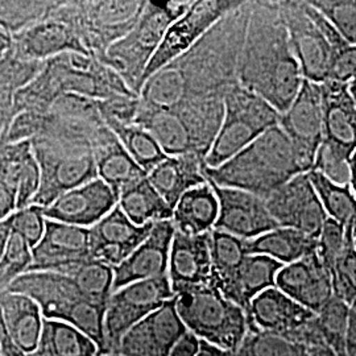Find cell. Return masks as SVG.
I'll return each mask as SVG.
<instances>
[{
    "label": "cell",
    "mask_w": 356,
    "mask_h": 356,
    "mask_svg": "<svg viewBox=\"0 0 356 356\" xmlns=\"http://www.w3.org/2000/svg\"><path fill=\"white\" fill-rule=\"evenodd\" d=\"M102 119H113L131 124L135 122L140 107L139 95H118L106 101H97Z\"/></svg>",
    "instance_id": "f907efd6"
},
{
    "label": "cell",
    "mask_w": 356,
    "mask_h": 356,
    "mask_svg": "<svg viewBox=\"0 0 356 356\" xmlns=\"http://www.w3.org/2000/svg\"><path fill=\"white\" fill-rule=\"evenodd\" d=\"M153 225L138 226L119 206L90 227V254L113 268L120 266L152 231Z\"/></svg>",
    "instance_id": "ffe728a7"
},
{
    "label": "cell",
    "mask_w": 356,
    "mask_h": 356,
    "mask_svg": "<svg viewBox=\"0 0 356 356\" xmlns=\"http://www.w3.org/2000/svg\"><path fill=\"white\" fill-rule=\"evenodd\" d=\"M309 172L310 168L280 126L268 129L225 164L204 169L206 179L218 186L248 191L261 198Z\"/></svg>",
    "instance_id": "3957f363"
},
{
    "label": "cell",
    "mask_w": 356,
    "mask_h": 356,
    "mask_svg": "<svg viewBox=\"0 0 356 356\" xmlns=\"http://www.w3.org/2000/svg\"><path fill=\"white\" fill-rule=\"evenodd\" d=\"M350 305L332 297L314 319L319 335L335 356L347 354V322Z\"/></svg>",
    "instance_id": "60d3db41"
},
{
    "label": "cell",
    "mask_w": 356,
    "mask_h": 356,
    "mask_svg": "<svg viewBox=\"0 0 356 356\" xmlns=\"http://www.w3.org/2000/svg\"><path fill=\"white\" fill-rule=\"evenodd\" d=\"M168 277L175 296L191 288L213 286L209 232L185 235L176 231L169 256Z\"/></svg>",
    "instance_id": "cb8c5ba5"
},
{
    "label": "cell",
    "mask_w": 356,
    "mask_h": 356,
    "mask_svg": "<svg viewBox=\"0 0 356 356\" xmlns=\"http://www.w3.org/2000/svg\"><path fill=\"white\" fill-rule=\"evenodd\" d=\"M186 332L176 298H172L128 330L116 353L122 356H169Z\"/></svg>",
    "instance_id": "e0dca14e"
},
{
    "label": "cell",
    "mask_w": 356,
    "mask_h": 356,
    "mask_svg": "<svg viewBox=\"0 0 356 356\" xmlns=\"http://www.w3.org/2000/svg\"><path fill=\"white\" fill-rule=\"evenodd\" d=\"M40 188V168L35 153L23 166L17 184V210L31 206Z\"/></svg>",
    "instance_id": "816d5d0a"
},
{
    "label": "cell",
    "mask_w": 356,
    "mask_h": 356,
    "mask_svg": "<svg viewBox=\"0 0 356 356\" xmlns=\"http://www.w3.org/2000/svg\"><path fill=\"white\" fill-rule=\"evenodd\" d=\"M22 293L38 302L42 317L69 323L86 334L107 354L104 316L107 307L88 300L70 277L56 272H28L7 289Z\"/></svg>",
    "instance_id": "5b68a950"
},
{
    "label": "cell",
    "mask_w": 356,
    "mask_h": 356,
    "mask_svg": "<svg viewBox=\"0 0 356 356\" xmlns=\"http://www.w3.org/2000/svg\"><path fill=\"white\" fill-rule=\"evenodd\" d=\"M351 45H356V0L309 1Z\"/></svg>",
    "instance_id": "bcb514c9"
},
{
    "label": "cell",
    "mask_w": 356,
    "mask_h": 356,
    "mask_svg": "<svg viewBox=\"0 0 356 356\" xmlns=\"http://www.w3.org/2000/svg\"><path fill=\"white\" fill-rule=\"evenodd\" d=\"M347 354L356 356V300L350 305L347 322Z\"/></svg>",
    "instance_id": "9f6ffc18"
},
{
    "label": "cell",
    "mask_w": 356,
    "mask_h": 356,
    "mask_svg": "<svg viewBox=\"0 0 356 356\" xmlns=\"http://www.w3.org/2000/svg\"><path fill=\"white\" fill-rule=\"evenodd\" d=\"M318 241L298 229L277 227L259 238L247 241L248 254H264L282 266L292 264L317 251Z\"/></svg>",
    "instance_id": "d6a6232c"
},
{
    "label": "cell",
    "mask_w": 356,
    "mask_h": 356,
    "mask_svg": "<svg viewBox=\"0 0 356 356\" xmlns=\"http://www.w3.org/2000/svg\"><path fill=\"white\" fill-rule=\"evenodd\" d=\"M343 252L331 270L334 297L351 305L356 300V248L351 239L350 229Z\"/></svg>",
    "instance_id": "f6af8a7d"
},
{
    "label": "cell",
    "mask_w": 356,
    "mask_h": 356,
    "mask_svg": "<svg viewBox=\"0 0 356 356\" xmlns=\"http://www.w3.org/2000/svg\"><path fill=\"white\" fill-rule=\"evenodd\" d=\"M31 143L40 168V188L32 204L45 209L65 193L98 178L92 147L45 138Z\"/></svg>",
    "instance_id": "30bf717a"
},
{
    "label": "cell",
    "mask_w": 356,
    "mask_h": 356,
    "mask_svg": "<svg viewBox=\"0 0 356 356\" xmlns=\"http://www.w3.org/2000/svg\"><path fill=\"white\" fill-rule=\"evenodd\" d=\"M92 152L95 157L98 178L104 181L118 194L127 188L128 185L147 177L136 161L129 156L126 148L108 127L92 144Z\"/></svg>",
    "instance_id": "f546056e"
},
{
    "label": "cell",
    "mask_w": 356,
    "mask_h": 356,
    "mask_svg": "<svg viewBox=\"0 0 356 356\" xmlns=\"http://www.w3.org/2000/svg\"><path fill=\"white\" fill-rule=\"evenodd\" d=\"M281 129L313 170L316 156L323 140V113L321 85L304 79L291 107L281 114Z\"/></svg>",
    "instance_id": "2e32d148"
},
{
    "label": "cell",
    "mask_w": 356,
    "mask_h": 356,
    "mask_svg": "<svg viewBox=\"0 0 356 356\" xmlns=\"http://www.w3.org/2000/svg\"><path fill=\"white\" fill-rule=\"evenodd\" d=\"M236 76L242 88L267 101L280 114L298 95L304 76L279 1H254Z\"/></svg>",
    "instance_id": "7a4b0ae2"
},
{
    "label": "cell",
    "mask_w": 356,
    "mask_h": 356,
    "mask_svg": "<svg viewBox=\"0 0 356 356\" xmlns=\"http://www.w3.org/2000/svg\"><path fill=\"white\" fill-rule=\"evenodd\" d=\"M323 113L322 143L348 157L356 152V101L348 83L327 81L321 85Z\"/></svg>",
    "instance_id": "484cf974"
},
{
    "label": "cell",
    "mask_w": 356,
    "mask_h": 356,
    "mask_svg": "<svg viewBox=\"0 0 356 356\" xmlns=\"http://www.w3.org/2000/svg\"><path fill=\"white\" fill-rule=\"evenodd\" d=\"M0 356H1V355H0Z\"/></svg>",
    "instance_id": "003e7915"
},
{
    "label": "cell",
    "mask_w": 356,
    "mask_h": 356,
    "mask_svg": "<svg viewBox=\"0 0 356 356\" xmlns=\"http://www.w3.org/2000/svg\"><path fill=\"white\" fill-rule=\"evenodd\" d=\"M235 356H310L305 342L296 334L270 332L248 327Z\"/></svg>",
    "instance_id": "74e56055"
},
{
    "label": "cell",
    "mask_w": 356,
    "mask_h": 356,
    "mask_svg": "<svg viewBox=\"0 0 356 356\" xmlns=\"http://www.w3.org/2000/svg\"><path fill=\"white\" fill-rule=\"evenodd\" d=\"M56 1L44 0H0V28L11 36L28 26L45 20Z\"/></svg>",
    "instance_id": "b9f144b4"
},
{
    "label": "cell",
    "mask_w": 356,
    "mask_h": 356,
    "mask_svg": "<svg viewBox=\"0 0 356 356\" xmlns=\"http://www.w3.org/2000/svg\"><path fill=\"white\" fill-rule=\"evenodd\" d=\"M350 160L351 157L346 156L325 143H321L313 170H317L325 177L329 178L334 184L348 185L350 184Z\"/></svg>",
    "instance_id": "c3c4849f"
},
{
    "label": "cell",
    "mask_w": 356,
    "mask_h": 356,
    "mask_svg": "<svg viewBox=\"0 0 356 356\" xmlns=\"http://www.w3.org/2000/svg\"><path fill=\"white\" fill-rule=\"evenodd\" d=\"M42 66L44 63L22 61L13 57L10 51L0 60V110L13 114L16 92L38 76Z\"/></svg>",
    "instance_id": "7bdbcfd3"
},
{
    "label": "cell",
    "mask_w": 356,
    "mask_h": 356,
    "mask_svg": "<svg viewBox=\"0 0 356 356\" xmlns=\"http://www.w3.org/2000/svg\"><path fill=\"white\" fill-rule=\"evenodd\" d=\"M74 281L81 293L97 305L107 307L114 293V268L97 259H85L60 272Z\"/></svg>",
    "instance_id": "d590c367"
},
{
    "label": "cell",
    "mask_w": 356,
    "mask_h": 356,
    "mask_svg": "<svg viewBox=\"0 0 356 356\" xmlns=\"http://www.w3.org/2000/svg\"><path fill=\"white\" fill-rule=\"evenodd\" d=\"M28 272H56L91 257L89 229L47 219L44 236L32 248ZM26 272V273H28Z\"/></svg>",
    "instance_id": "44dd1931"
},
{
    "label": "cell",
    "mask_w": 356,
    "mask_h": 356,
    "mask_svg": "<svg viewBox=\"0 0 356 356\" xmlns=\"http://www.w3.org/2000/svg\"><path fill=\"white\" fill-rule=\"evenodd\" d=\"M245 313L248 327L280 334L300 330L317 316L276 286L260 293Z\"/></svg>",
    "instance_id": "4316f807"
},
{
    "label": "cell",
    "mask_w": 356,
    "mask_h": 356,
    "mask_svg": "<svg viewBox=\"0 0 356 356\" xmlns=\"http://www.w3.org/2000/svg\"><path fill=\"white\" fill-rule=\"evenodd\" d=\"M350 188L356 198V152L350 160Z\"/></svg>",
    "instance_id": "6125c7cd"
},
{
    "label": "cell",
    "mask_w": 356,
    "mask_h": 356,
    "mask_svg": "<svg viewBox=\"0 0 356 356\" xmlns=\"http://www.w3.org/2000/svg\"><path fill=\"white\" fill-rule=\"evenodd\" d=\"M17 210V193L0 186V222L8 219Z\"/></svg>",
    "instance_id": "11a10c76"
},
{
    "label": "cell",
    "mask_w": 356,
    "mask_h": 356,
    "mask_svg": "<svg viewBox=\"0 0 356 356\" xmlns=\"http://www.w3.org/2000/svg\"><path fill=\"white\" fill-rule=\"evenodd\" d=\"M13 114L0 110V141L3 139L4 134L7 132V129L10 127L11 122H13Z\"/></svg>",
    "instance_id": "94428289"
},
{
    "label": "cell",
    "mask_w": 356,
    "mask_h": 356,
    "mask_svg": "<svg viewBox=\"0 0 356 356\" xmlns=\"http://www.w3.org/2000/svg\"><path fill=\"white\" fill-rule=\"evenodd\" d=\"M32 247L29 243L19 234L13 232L0 259V292L7 291L13 281L26 273L32 266Z\"/></svg>",
    "instance_id": "ee69618b"
},
{
    "label": "cell",
    "mask_w": 356,
    "mask_h": 356,
    "mask_svg": "<svg viewBox=\"0 0 356 356\" xmlns=\"http://www.w3.org/2000/svg\"><path fill=\"white\" fill-rule=\"evenodd\" d=\"M41 72L58 97L76 94L106 101L118 95H138L115 70L89 54L64 53L45 61Z\"/></svg>",
    "instance_id": "8fae6325"
},
{
    "label": "cell",
    "mask_w": 356,
    "mask_h": 356,
    "mask_svg": "<svg viewBox=\"0 0 356 356\" xmlns=\"http://www.w3.org/2000/svg\"><path fill=\"white\" fill-rule=\"evenodd\" d=\"M204 166V160L193 154L168 156L148 173V179L166 204L175 210L179 198L186 191L207 182Z\"/></svg>",
    "instance_id": "f1b7e54d"
},
{
    "label": "cell",
    "mask_w": 356,
    "mask_h": 356,
    "mask_svg": "<svg viewBox=\"0 0 356 356\" xmlns=\"http://www.w3.org/2000/svg\"><path fill=\"white\" fill-rule=\"evenodd\" d=\"M118 206L138 226L172 220L173 216V209L153 188L148 176L120 191Z\"/></svg>",
    "instance_id": "e575fe53"
},
{
    "label": "cell",
    "mask_w": 356,
    "mask_h": 356,
    "mask_svg": "<svg viewBox=\"0 0 356 356\" xmlns=\"http://www.w3.org/2000/svg\"><path fill=\"white\" fill-rule=\"evenodd\" d=\"M197 356H235L234 353L231 351H226L223 348H219L214 344L207 343L201 341V346H200V351Z\"/></svg>",
    "instance_id": "680465c9"
},
{
    "label": "cell",
    "mask_w": 356,
    "mask_h": 356,
    "mask_svg": "<svg viewBox=\"0 0 356 356\" xmlns=\"http://www.w3.org/2000/svg\"><path fill=\"white\" fill-rule=\"evenodd\" d=\"M209 242L213 264V286L219 291L248 254L247 241L225 231L213 229L209 232Z\"/></svg>",
    "instance_id": "f35d334b"
},
{
    "label": "cell",
    "mask_w": 356,
    "mask_h": 356,
    "mask_svg": "<svg viewBox=\"0 0 356 356\" xmlns=\"http://www.w3.org/2000/svg\"><path fill=\"white\" fill-rule=\"evenodd\" d=\"M347 238H348L347 227H344L337 220L327 218L319 235L317 254L319 259L322 260V263L325 264V267L329 269L330 275L337 260L343 252Z\"/></svg>",
    "instance_id": "7dc6e473"
},
{
    "label": "cell",
    "mask_w": 356,
    "mask_h": 356,
    "mask_svg": "<svg viewBox=\"0 0 356 356\" xmlns=\"http://www.w3.org/2000/svg\"><path fill=\"white\" fill-rule=\"evenodd\" d=\"M225 99H204L175 108L140 103L134 124L148 131L166 156L193 154L206 160L225 118Z\"/></svg>",
    "instance_id": "277c9868"
},
{
    "label": "cell",
    "mask_w": 356,
    "mask_h": 356,
    "mask_svg": "<svg viewBox=\"0 0 356 356\" xmlns=\"http://www.w3.org/2000/svg\"><path fill=\"white\" fill-rule=\"evenodd\" d=\"M70 51L89 54L70 26L45 19L13 35L10 53L22 61L45 63Z\"/></svg>",
    "instance_id": "d4e9b609"
},
{
    "label": "cell",
    "mask_w": 356,
    "mask_h": 356,
    "mask_svg": "<svg viewBox=\"0 0 356 356\" xmlns=\"http://www.w3.org/2000/svg\"><path fill=\"white\" fill-rule=\"evenodd\" d=\"M219 201L210 182L186 191L178 201L172 222L185 235H204L216 227Z\"/></svg>",
    "instance_id": "1f68e13d"
},
{
    "label": "cell",
    "mask_w": 356,
    "mask_h": 356,
    "mask_svg": "<svg viewBox=\"0 0 356 356\" xmlns=\"http://www.w3.org/2000/svg\"><path fill=\"white\" fill-rule=\"evenodd\" d=\"M276 288L314 314H318L334 297L330 272L317 251L281 268Z\"/></svg>",
    "instance_id": "7402d4cb"
},
{
    "label": "cell",
    "mask_w": 356,
    "mask_h": 356,
    "mask_svg": "<svg viewBox=\"0 0 356 356\" xmlns=\"http://www.w3.org/2000/svg\"><path fill=\"white\" fill-rule=\"evenodd\" d=\"M348 90H350V94L353 95V98L356 101V76L348 82Z\"/></svg>",
    "instance_id": "be15d7a7"
},
{
    "label": "cell",
    "mask_w": 356,
    "mask_h": 356,
    "mask_svg": "<svg viewBox=\"0 0 356 356\" xmlns=\"http://www.w3.org/2000/svg\"><path fill=\"white\" fill-rule=\"evenodd\" d=\"M99 348L86 334L61 321L45 319L36 348L26 356H97Z\"/></svg>",
    "instance_id": "836d02e7"
},
{
    "label": "cell",
    "mask_w": 356,
    "mask_h": 356,
    "mask_svg": "<svg viewBox=\"0 0 356 356\" xmlns=\"http://www.w3.org/2000/svg\"><path fill=\"white\" fill-rule=\"evenodd\" d=\"M0 355L1 356H26L22 353L17 346L13 343V338L10 335V331L7 327L4 314L0 306Z\"/></svg>",
    "instance_id": "f5cc1de1"
},
{
    "label": "cell",
    "mask_w": 356,
    "mask_h": 356,
    "mask_svg": "<svg viewBox=\"0 0 356 356\" xmlns=\"http://www.w3.org/2000/svg\"><path fill=\"white\" fill-rule=\"evenodd\" d=\"M13 235V225H11V216L3 222H0V259L4 254L10 238Z\"/></svg>",
    "instance_id": "6f0895ef"
},
{
    "label": "cell",
    "mask_w": 356,
    "mask_h": 356,
    "mask_svg": "<svg viewBox=\"0 0 356 356\" xmlns=\"http://www.w3.org/2000/svg\"><path fill=\"white\" fill-rule=\"evenodd\" d=\"M172 298H175V292L168 275L132 282L115 291L104 316L107 353H116L128 330Z\"/></svg>",
    "instance_id": "7c38bea8"
},
{
    "label": "cell",
    "mask_w": 356,
    "mask_h": 356,
    "mask_svg": "<svg viewBox=\"0 0 356 356\" xmlns=\"http://www.w3.org/2000/svg\"><path fill=\"white\" fill-rule=\"evenodd\" d=\"M293 53L306 81L322 85L330 78L332 49L306 10V1H279Z\"/></svg>",
    "instance_id": "5bb4252c"
},
{
    "label": "cell",
    "mask_w": 356,
    "mask_h": 356,
    "mask_svg": "<svg viewBox=\"0 0 356 356\" xmlns=\"http://www.w3.org/2000/svg\"><path fill=\"white\" fill-rule=\"evenodd\" d=\"M254 1L226 15L189 51L143 85L139 99L151 108H175L204 99H225L238 83V63Z\"/></svg>",
    "instance_id": "6da1fadb"
},
{
    "label": "cell",
    "mask_w": 356,
    "mask_h": 356,
    "mask_svg": "<svg viewBox=\"0 0 356 356\" xmlns=\"http://www.w3.org/2000/svg\"><path fill=\"white\" fill-rule=\"evenodd\" d=\"M200 346L201 339L197 338L191 331H188L173 347L169 356H197Z\"/></svg>",
    "instance_id": "db71d44e"
},
{
    "label": "cell",
    "mask_w": 356,
    "mask_h": 356,
    "mask_svg": "<svg viewBox=\"0 0 356 356\" xmlns=\"http://www.w3.org/2000/svg\"><path fill=\"white\" fill-rule=\"evenodd\" d=\"M282 267L281 263L264 254H247L219 292L247 312L260 293L276 286V277Z\"/></svg>",
    "instance_id": "83f0119b"
},
{
    "label": "cell",
    "mask_w": 356,
    "mask_h": 356,
    "mask_svg": "<svg viewBox=\"0 0 356 356\" xmlns=\"http://www.w3.org/2000/svg\"><path fill=\"white\" fill-rule=\"evenodd\" d=\"M194 1H148L139 22L107 51L103 64L115 70L128 88L140 94L143 76L166 31Z\"/></svg>",
    "instance_id": "52a82bcc"
},
{
    "label": "cell",
    "mask_w": 356,
    "mask_h": 356,
    "mask_svg": "<svg viewBox=\"0 0 356 356\" xmlns=\"http://www.w3.org/2000/svg\"><path fill=\"white\" fill-rule=\"evenodd\" d=\"M188 331L207 343L236 353L248 331L247 313L214 286L191 288L175 296Z\"/></svg>",
    "instance_id": "ba28073f"
},
{
    "label": "cell",
    "mask_w": 356,
    "mask_h": 356,
    "mask_svg": "<svg viewBox=\"0 0 356 356\" xmlns=\"http://www.w3.org/2000/svg\"><path fill=\"white\" fill-rule=\"evenodd\" d=\"M119 197L101 178L65 193L44 209L47 219L90 229L118 206Z\"/></svg>",
    "instance_id": "d6986e66"
},
{
    "label": "cell",
    "mask_w": 356,
    "mask_h": 356,
    "mask_svg": "<svg viewBox=\"0 0 356 356\" xmlns=\"http://www.w3.org/2000/svg\"><path fill=\"white\" fill-rule=\"evenodd\" d=\"M309 177L327 216L348 227L356 218V198L350 184H334L317 170H310Z\"/></svg>",
    "instance_id": "ab89813d"
},
{
    "label": "cell",
    "mask_w": 356,
    "mask_h": 356,
    "mask_svg": "<svg viewBox=\"0 0 356 356\" xmlns=\"http://www.w3.org/2000/svg\"><path fill=\"white\" fill-rule=\"evenodd\" d=\"M348 229H350V234H351V239H353V243H354V245H355L356 248V218L354 219V222L348 226Z\"/></svg>",
    "instance_id": "e7e4bbea"
},
{
    "label": "cell",
    "mask_w": 356,
    "mask_h": 356,
    "mask_svg": "<svg viewBox=\"0 0 356 356\" xmlns=\"http://www.w3.org/2000/svg\"><path fill=\"white\" fill-rule=\"evenodd\" d=\"M210 185L219 201V216L214 229L225 231L244 241H252L270 229L280 227L270 216L264 198L248 191L222 188L213 182Z\"/></svg>",
    "instance_id": "ac0fdd59"
},
{
    "label": "cell",
    "mask_w": 356,
    "mask_h": 356,
    "mask_svg": "<svg viewBox=\"0 0 356 356\" xmlns=\"http://www.w3.org/2000/svg\"><path fill=\"white\" fill-rule=\"evenodd\" d=\"M97 356H122L119 355L118 353H107V354H98Z\"/></svg>",
    "instance_id": "03108f58"
},
{
    "label": "cell",
    "mask_w": 356,
    "mask_h": 356,
    "mask_svg": "<svg viewBox=\"0 0 356 356\" xmlns=\"http://www.w3.org/2000/svg\"><path fill=\"white\" fill-rule=\"evenodd\" d=\"M244 1L242 0L194 1L191 8L181 17H178L166 31L165 36L144 73L143 85L161 67L189 51L216 23H219L226 15L241 7Z\"/></svg>",
    "instance_id": "4fadbf2b"
},
{
    "label": "cell",
    "mask_w": 356,
    "mask_h": 356,
    "mask_svg": "<svg viewBox=\"0 0 356 356\" xmlns=\"http://www.w3.org/2000/svg\"><path fill=\"white\" fill-rule=\"evenodd\" d=\"M223 102V123L204 160L206 168L211 169L225 164L268 129L280 124V113L239 83L227 91Z\"/></svg>",
    "instance_id": "9c48e42d"
},
{
    "label": "cell",
    "mask_w": 356,
    "mask_h": 356,
    "mask_svg": "<svg viewBox=\"0 0 356 356\" xmlns=\"http://www.w3.org/2000/svg\"><path fill=\"white\" fill-rule=\"evenodd\" d=\"M266 200L268 210L280 227L304 232L318 241L327 214L314 189L309 173H301L269 194Z\"/></svg>",
    "instance_id": "9a60e30c"
},
{
    "label": "cell",
    "mask_w": 356,
    "mask_h": 356,
    "mask_svg": "<svg viewBox=\"0 0 356 356\" xmlns=\"http://www.w3.org/2000/svg\"><path fill=\"white\" fill-rule=\"evenodd\" d=\"M175 234L176 227L172 220L154 223L148 238L114 268V292L132 282L166 276Z\"/></svg>",
    "instance_id": "603a6c76"
},
{
    "label": "cell",
    "mask_w": 356,
    "mask_h": 356,
    "mask_svg": "<svg viewBox=\"0 0 356 356\" xmlns=\"http://www.w3.org/2000/svg\"><path fill=\"white\" fill-rule=\"evenodd\" d=\"M13 47V36L0 28V60L4 58Z\"/></svg>",
    "instance_id": "91938a15"
},
{
    "label": "cell",
    "mask_w": 356,
    "mask_h": 356,
    "mask_svg": "<svg viewBox=\"0 0 356 356\" xmlns=\"http://www.w3.org/2000/svg\"><path fill=\"white\" fill-rule=\"evenodd\" d=\"M0 306L13 343L26 355L38 343L44 317L35 300L22 293L0 292Z\"/></svg>",
    "instance_id": "4dcf8cb0"
},
{
    "label": "cell",
    "mask_w": 356,
    "mask_h": 356,
    "mask_svg": "<svg viewBox=\"0 0 356 356\" xmlns=\"http://www.w3.org/2000/svg\"><path fill=\"white\" fill-rule=\"evenodd\" d=\"M11 225L13 232H16L22 238H24L33 248L42 239L45 232L47 218L44 216V207L31 204L24 209L16 210L11 216Z\"/></svg>",
    "instance_id": "681fc988"
},
{
    "label": "cell",
    "mask_w": 356,
    "mask_h": 356,
    "mask_svg": "<svg viewBox=\"0 0 356 356\" xmlns=\"http://www.w3.org/2000/svg\"><path fill=\"white\" fill-rule=\"evenodd\" d=\"M145 0H58L47 19L70 26L91 57L103 63L107 51L139 22Z\"/></svg>",
    "instance_id": "8992f818"
},
{
    "label": "cell",
    "mask_w": 356,
    "mask_h": 356,
    "mask_svg": "<svg viewBox=\"0 0 356 356\" xmlns=\"http://www.w3.org/2000/svg\"><path fill=\"white\" fill-rule=\"evenodd\" d=\"M103 122L147 175L168 157L152 135L140 126L134 123L126 124L113 119H103Z\"/></svg>",
    "instance_id": "8d00e7d4"
}]
</instances>
